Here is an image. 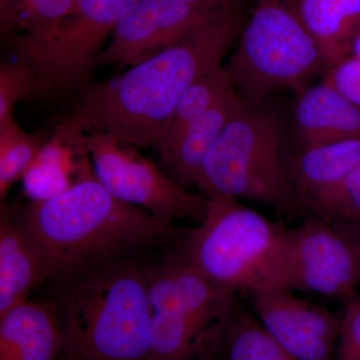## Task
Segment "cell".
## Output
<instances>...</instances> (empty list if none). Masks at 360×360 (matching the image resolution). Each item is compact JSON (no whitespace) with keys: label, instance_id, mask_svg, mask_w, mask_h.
Wrapping results in <instances>:
<instances>
[{"label":"cell","instance_id":"603a6c76","mask_svg":"<svg viewBox=\"0 0 360 360\" xmlns=\"http://www.w3.org/2000/svg\"><path fill=\"white\" fill-rule=\"evenodd\" d=\"M302 210L326 221L360 220V165L338 186L307 201Z\"/></svg>","mask_w":360,"mask_h":360},{"label":"cell","instance_id":"ac0fdd59","mask_svg":"<svg viewBox=\"0 0 360 360\" xmlns=\"http://www.w3.org/2000/svg\"><path fill=\"white\" fill-rule=\"evenodd\" d=\"M243 101L236 89L184 130L169 148L160 153L163 162L181 186H196L201 167L225 125L240 110Z\"/></svg>","mask_w":360,"mask_h":360},{"label":"cell","instance_id":"7a4b0ae2","mask_svg":"<svg viewBox=\"0 0 360 360\" xmlns=\"http://www.w3.org/2000/svg\"><path fill=\"white\" fill-rule=\"evenodd\" d=\"M14 219L37 250L47 278L63 281L122 259L174 236V221L115 198L94 167L58 196L32 201Z\"/></svg>","mask_w":360,"mask_h":360},{"label":"cell","instance_id":"5bb4252c","mask_svg":"<svg viewBox=\"0 0 360 360\" xmlns=\"http://www.w3.org/2000/svg\"><path fill=\"white\" fill-rule=\"evenodd\" d=\"M58 304L27 302L0 317V360H56L63 338Z\"/></svg>","mask_w":360,"mask_h":360},{"label":"cell","instance_id":"4fadbf2b","mask_svg":"<svg viewBox=\"0 0 360 360\" xmlns=\"http://www.w3.org/2000/svg\"><path fill=\"white\" fill-rule=\"evenodd\" d=\"M85 139L84 129L71 116L59 125L21 179L32 201L49 200L65 193L92 167Z\"/></svg>","mask_w":360,"mask_h":360},{"label":"cell","instance_id":"f546056e","mask_svg":"<svg viewBox=\"0 0 360 360\" xmlns=\"http://www.w3.org/2000/svg\"><path fill=\"white\" fill-rule=\"evenodd\" d=\"M15 0H0V23L4 25L11 14Z\"/></svg>","mask_w":360,"mask_h":360},{"label":"cell","instance_id":"ba28073f","mask_svg":"<svg viewBox=\"0 0 360 360\" xmlns=\"http://www.w3.org/2000/svg\"><path fill=\"white\" fill-rule=\"evenodd\" d=\"M135 0H75L72 11L44 39H8L16 60L30 66L47 96L80 92L120 16Z\"/></svg>","mask_w":360,"mask_h":360},{"label":"cell","instance_id":"cb8c5ba5","mask_svg":"<svg viewBox=\"0 0 360 360\" xmlns=\"http://www.w3.org/2000/svg\"><path fill=\"white\" fill-rule=\"evenodd\" d=\"M47 96L46 89L34 71L21 61L0 65V122L13 117L20 101Z\"/></svg>","mask_w":360,"mask_h":360},{"label":"cell","instance_id":"ffe728a7","mask_svg":"<svg viewBox=\"0 0 360 360\" xmlns=\"http://www.w3.org/2000/svg\"><path fill=\"white\" fill-rule=\"evenodd\" d=\"M222 348L224 360H297L270 335L259 319L232 302L210 343V352Z\"/></svg>","mask_w":360,"mask_h":360},{"label":"cell","instance_id":"d6a6232c","mask_svg":"<svg viewBox=\"0 0 360 360\" xmlns=\"http://www.w3.org/2000/svg\"><path fill=\"white\" fill-rule=\"evenodd\" d=\"M356 297L360 300V295H357Z\"/></svg>","mask_w":360,"mask_h":360},{"label":"cell","instance_id":"d4e9b609","mask_svg":"<svg viewBox=\"0 0 360 360\" xmlns=\"http://www.w3.org/2000/svg\"><path fill=\"white\" fill-rule=\"evenodd\" d=\"M338 360H360V300L347 302L336 345Z\"/></svg>","mask_w":360,"mask_h":360},{"label":"cell","instance_id":"30bf717a","mask_svg":"<svg viewBox=\"0 0 360 360\" xmlns=\"http://www.w3.org/2000/svg\"><path fill=\"white\" fill-rule=\"evenodd\" d=\"M290 290L350 302L360 284V257L333 224L311 217L288 231Z\"/></svg>","mask_w":360,"mask_h":360},{"label":"cell","instance_id":"f1b7e54d","mask_svg":"<svg viewBox=\"0 0 360 360\" xmlns=\"http://www.w3.org/2000/svg\"><path fill=\"white\" fill-rule=\"evenodd\" d=\"M182 1L188 2L194 6L205 7V8L219 9L226 8V7L240 1V0H182Z\"/></svg>","mask_w":360,"mask_h":360},{"label":"cell","instance_id":"83f0119b","mask_svg":"<svg viewBox=\"0 0 360 360\" xmlns=\"http://www.w3.org/2000/svg\"><path fill=\"white\" fill-rule=\"evenodd\" d=\"M32 0H15L14 2L13 9H11V14H9L8 18H7L6 22L4 25H1V32L4 34V37H7L11 32V28L14 21H15L18 16L20 15L21 11L25 8L28 4L32 2Z\"/></svg>","mask_w":360,"mask_h":360},{"label":"cell","instance_id":"e0dca14e","mask_svg":"<svg viewBox=\"0 0 360 360\" xmlns=\"http://www.w3.org/2000/svg\"><path fill=\"white\" fill-rule=\"evenodd\" d=\"M47 279L41 260L13 214L0 217V317L21 303Z\"/></svg>","mask_w":360,"mask_h":360},{"label":"cell","instance_id":"3957f363","mask_svg":"<svg viewBox=\"0 0 360 360\" xmlns=\"http://www.w3.org/2000/svg\"><path fill=\"white\" fill-rule=\"evenodd\" d=\"M58 283L65 360H149L146 269L122 258Z\"/></svg>","mask_w":360,"mask_h":360},{"label":"cell","instance_id":"4316f807","mask_svg":"<svg viewBox=\"0 0 360 360\" xmlns=\"http://www.w3.org/2000/svg\"><path fill=\"white\" fill-rule=\"evenodd\" d=\"M352 243L360 257V220L329 221Z\"/></svg>","mask_w":360,"mask_h":360},{"label":"cell","instance_id":"d6986e66","mask_svg":"<svg viewBox=\"0 0 360 360\" xmlns=\"http://www.w3.org/2000/svg\"><path fill=\"white\" fill-rule=\"evenodd\" d=\"M303 21L321 45L326 72L352 56L360 32V0H295Z\"/></svg>","mask_w":360,"mask_h":360},{"label":"cell","instance_id":"9c48e42d","mask_svg":"<svg viewBox=\"0 0 360 360\" xmlns=\"http://www.w3.org/2000/svg\"><path fill=\"white\" fill-rule=\"evenodd\" d=\"M85 144L94 174L115 198L170 221L189 217L200 222L205 217L206 200L187 193L115 137L89 132Z\"/></svg>","mask_w":360,"mask_h":360},{"label":"cell","instance_id":"8fae6325","mask_svg":"<svg viewBox=\"0 0 360 360\" xmlns=\"http://www.w3.org/2000/svg\"><path fill=\"white\" fill-rule=\"evenodd\" d=\"M224 9L182 0H135L113 28L110 44L97 58V68L143 63Z\"/></svg>","mask_w":360,"mask_h":360},{"label":"cell","instance_id":"52a82bcc","mask_svg":"<svg viewBox=\"0 0 360 360\" xmlns=\"http://www.w3.org/2000/svg\"><path fill=\"white\" fill-rule=\"evenodd\" d=\"M150 302L149 360H194L207 349L233 293L206 281L186 257L146 269Z\"/></svg>","mask_w":360,"mask_h":360},{"label":"cell","instance_id":"2e32d148","mask_svg":"<svg viewBox=\"0 0 360 360\" xmlns=\"http://www.w3.org/2000/svg\"><path fill=\"white\" fill-rule=\"evenodd\" d=\"M359 165L360 139L302 149L288 160L295 207L338 186Z\"/></svg>","mask_w":360,"mask_h":360},{"label":"cell","instance_id":"484cf974","mask_svg":"<svg viewBox=\"0 0 360 360\" xmlns=\"http://www.w3.org/2000/svg\"><path fill=\"white\" fill-rule=\"evenodd\" d=\"M323 82L360 108V58L348 56L326 71Z\"/></svg>","mask_w":360,"mask_h":360},{"label":"cell","instance_id":"277c9868","mask_svg":"<svg viewBox=\"0 0 360 360\" xmlns=\"http://www.w3.org/2000/svg\"><path fill=\"white\" fill-rule=\"evenodd\" d=\"M288 231L236 198L212 196L187 236L184 257L206 281L233 295L290 290Z\"/></svg>","mask_w":360,"mask_h":360},{"label":"cell","instance_id":"5b68a950","mask_svg":"<svg viewBox=\"0 0 360 360\" xmlns=\"http://www.w3.org/2000/svg\"><path fill=\"white\" fill-rule=\"evenodd\" d=\"M227 68L243 103L258 108L276 92L300 94L326 66L295 0H255Z\"/></svg>","mask_w":360,"mask_h":360},{"label":"cell","instance_id":"7402d4cb","mask_svg":"<svg viewBox=\"0 0 360 360\" xmlns=\"http://www.w3.org/2000/svg\"><path fill=\"white\" fill-rule=\"evenodd\" d=\"M46 142L39 134L21 129L15 117L0 122V202H6L14 182L22 179L32 161Z\"/></svg>","mask_w":360,"mask_h":360},{"label":"cell","instance_id":"8992f818","mask_svg":"<svg viewBox=\"0 0 360 360\" xmlns=\"http://www.w3.org/2000/svg\"><path fill=\"white\" fill-rule=\"evenodd\" d=\"M196 186L207 198L227 195L279 210L295 208L276 115L246 105L236 111L206 155Z\"/></svg>","mask_w":360,"mask_h":360},{"label":"cell","instance_id":"7c38bea8","mask_svg":"<svg viewBox=\"0 0 360 360\" xmlns=\"http://www.w3.org/2000/svg\"><path fill=\"white\" fill-rule=\"evenodd\" d=\"M258 319L297 360H333L340 319L288 288L251 293Z\"/></svg>","mask_w":360,"mask_h":360},{"label":"cell","instance_id":"6da1fadb","mask_svg":"<svg viewBox=\"0 0 360 360\" xmlns=\"http://www.w3.org/2000/svg\"><path fill=\"white\" fill-rule=\"evenodd\" d=\"M246 21L240 0L122 77L87 85L78 92L71 117L84 131L110 134L122 146L153 148L167 134L186 90L221 68Z\"/></svg>","mask_w":360,"mask_h":360},{"label":"cell","instance_id":"9a60e30c","mask_svg":"<svg viewBox=\"0 0 360 360\" xmlns=\"http://www.w3.org/2000/svg\"><path fill=\"white\" fill-rule=\"evenodd\" d=\"M295 123L302 149L360 139V108L324 82L300 92Z\"/></svg>","mask_w":360,"mask_h":360},{"label":"cell","instance_id":"4dcf8cb0","mask_svg":"<svg viewBox=\"0 0 360 360\" xmlns=\"http://www.w3.org/2000/svg\"><path fill=\"white\" fill-rule=\"evenodd\" d=\"M352 56L360 58V32L355 37L352 45Z\"/></svg>","mask_w":360,"mask_h":360},{"label":"cell","instance_id":"1f68e13d","mask_svg":"<svg viewBox=\"0 0 360 360\" xmlns=\"http://www.w3.org/2000/svg\"><path fill=\"white\" fill-rule=\"evenodd\" d=\"M194 360H219L210 352V350L205 349V352H201L198 357Z\"/></svg>","mask_w":360,"mask_h":360},{"label":"cell","instance_id":"44dd1931","mask_svg":"<svg viewBox=\"0 0 360 360\" xmlns=\"http://www.w3.org/2000/svg\"><path fill=\"white\" fill-rule=\"evenodd\" d=\"M233 89V80L227 66H221L194 82L177 103L167 134L153 148L160 155L167 150L184 129L202 117Z\"/></svg>","mask_w":360,"mask_h":360}]
</instances>
